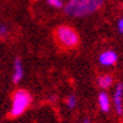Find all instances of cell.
I'll use <instances>...</instances> for the list:
<instances>
[{"label":"cell","instance_id":"obj_1","mask_svg":"<svg viewBox=\"0 0 123 123\" xmlns=\"http://www.w3.org/2000/svg\"><path fill=\"white\" fill-rule=\"evenodd\" d=\"M54 39L59 49L71 50L80 43V37L76 30L68 25H60L54 30Z\"/></svg>","mask_w":123,"mask_h":123},{"label":"cell","instance_id":"obj_2","mask_svg":"<svg viewBox=\"0 0 123 123\" xmlns=\"http://www.w3.org/2000/svg\"><path fill=\"white\" fill-rule=\"evenodd\" d=\"M104 5V0H70L65 5V12L69 16L83 17L95 12Z\"/></svg>","mask_w":123,"mask_h":123},{"label":"cell","instance_id":"obj_3","mask_svg":"<svg viewBox=\"0 0 123 123\" xmlns=\"http://www.w3.org/2000/svg\"><path fill=\"white\" fill-rule=\"evenodd\" d=\"M31 101H32V97H31L28 91L17 90L12 95V104H11V110H10V116L11 117L21 116L30 106Z\"/></svg>","mask_w":123,"mask_h":123},{"label":"cell","instance_id":"obj_4","mask_svg":"<svg viewBox=\"0 0 123 123\" xmlns=\"http://www.w3.org/2000/svg\"><path fill=\"white\" fill-rule=\"evenodd\" d=\"M113 102H115V107L118 115H122L123 112V84H118L115 91V96H113Z\"/></svg>","mask_w":123,"mask_h":123},{"label":"cell","instance_id":"obj_5","mask_svg":"<svg viewBox=\"0 0 123 123\" xmlns=\"http://www.w3.org/2000/svg\"><path fill=\"white\" fill-rule=\"evenodd\" d=\"M117 62V54L113 52V50H107V52H104L100 55V63L102 65H113Z\"/></svg>","mask_w":123,"mask_h":123},{"label":"cell","instance_id":"obj_6","mask_svg":"<svg viewBox=\"0 0 123 123\" xmlns=\"http://www.w3.org/2000/svg\"><path fill=\"white\" fill-rule=\"evenodd\" d=\"M97 101H98V106H100L101 111H104V112H108L110 111L111 102H110V98H108L106 92H101V94H98Z\"/></svg>","mask_w":123,"mask_h":123},{"label":"cell","instance_id":"obj_7","mask_svg":"<svg viewBox=\"0 0 123 123\" xmlns=\"http://www.w3.org/2000/svg\"><path fill=\"white\" fill-rule=\"evenodd\" d=\"M24 76V69H22V64L20 58H16L15 60V70H14V83H18L20 80Z\"/></svg>","mask_w":123,"mask_h":123},{"label":"cell","instance_id":"obj_8","mask_svg":"<svg viewBox=\"0 0 123 123\" xmlns=\"http://www.w3.org/2000/svg\"><path fill=\"white\" fill-rule=\"evenodd\" d=\"M98 85L102 89H108L112 85V76L111 75H102L98 78Z\"/></svg>","mask_w":123,"mask_h":123},{"label":"cell","instance_id":"obj_9","mask_svg":"<svg viewBox=\"0 0 123 123\" xmlns=\"http://www.w3.org/2000/svg\"><path fill=\"white\" fill-rule=\"evenodd\" d=\"M75 105H76V100H75V97H74V96H69V97L67 98V106H68L69 108H74Z\"/></svg>","mask_w":123,"mask_h":123},{"label":"cell","instance_id":"obj_10","mask_svg":"<svg viewBox=\"0 0 123 123\" xmlns=\"http://www.w3.org/2000/svg\"><path fill=\"white\" fill-rule=\"evenodd\" d=\"M47 3L49 5H52L53 7H62V0H47Z\"/></svg>","mask_w":123,"mask_h":123},{"label":"cell","instance_id":"obj_11","mask_svg":"<svg viewBox=\"0 0 123 123\" xmlns=\"http://www.w3.org/2000/svg\"><path fill=\"white\" fill-rule=\"evenodd\" d=\"M6 35H7V28H6V26L1 25V26H0V37L4 38Z\"/></svg>","mask_w":123,"mask_h":123},{"label":"cell","instance_id":"obj_12","mask_svg":"<svg viewBox=\"0 0 123 123\" xmlns=\"http://www.w3.org/2000/svg\"><path fill=\"white\" fill-rule=\"evenodd\" d=\"M118 30H119V32H122L123 33V18H121L119 21H118Z\"/></svg>","mask_w":123,"mask_h":123},{"label":"cell","instance_id":"obj_13","mask_svg":"<svg viewBox=\"0 0 123 123\" xmlns=\"http://www.w3.org/2000/svg\"><path fill=\"white\" fill-rule=\"evenodd\" d=\"M84 123H90V122H89L87 119H85V121H84Z\"/></svg>","mask_w":123,"mask_h":123}]
</instances>
